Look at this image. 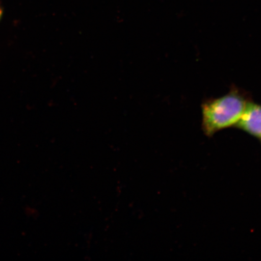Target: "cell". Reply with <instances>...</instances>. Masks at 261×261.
<instances>
[{"label":"cell","mask_w":261,"mask_h":261,"mask_svg":"<svg viewBox=\"0 0 261 261\" xmlns=\"http://www.w3.org/2000/svg\"><path fill=\"white\" fill-rule=\"evenodd\" d=\"M234 126L250 136L261 139V105L251 100Z\"/></svg>","instance_id":"2"},{"label":"cell","mask_w":261,"mask_h":261,"mask_svg":"<svg viewBox=\"0 0 261 261\" xmlns=\"http://www.w3.org/2000/svg\"><path fill=\"white\" fill-rule=\"evenodd\" d=\"M251 97L236 87L223 96L211 98L201 105L202 128L208 137L220 130L236 126Z\"/></svg>","instance_id":"1"},{"label":"cell","mask_w":261,"mask_h":261,"mask_svg":"<svg viewBox=\"0 0 261 261\" xmlns=\"http://www.w3.org/2000/svg\"><path fill=\"white\" fill-rule=\"evenodd\" d=\"M2 14H3V11H2L1 6H0V19H1V18H2Z\"/></svg>","instance_id":"3"}]
</instances>
